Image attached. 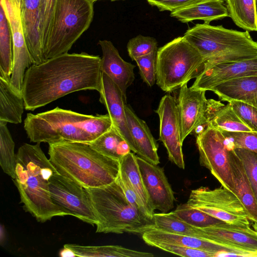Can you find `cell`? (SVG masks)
Returning a JSON list of instances; mask_svg holds the SVG:
<instances>
[{
    "label": "cell",
    "instance_id": "47",
    "mask_svg": "<svg viewBox=\"0 0 257 257\" xmlns=\"http://www.w3.org/2000/svg\"><path fill=\"white\" fill-rule=\"evenodd\" d=\"M59 255L61 256H76L74 253L70 249L64 247L60 251Z\"/></svg>",
    "mask_w": 257,
    "mask_h": 257
},
{
    "label": "cell",
    "instance_id": "19",
    "mask_svg": "<svg viewBox=\"0 0 257 257\" xmlns=\"http://www.w3.org/2000/svg\"><path fill=\"white\" fill-rule=\"evenodd\" d=\"M142 237L146 243L159 242L198 249L213 253L216 256H242L235 249L208 240L174 233L153 227L145 231Z\"/></svg>",
    "mask_w": 257,
    "mask_h": 257
},
{
    "label": "cell",
    "instance_id": "10",
    "mask_svg": "<svg viewBox=\"0 0 257 257\" xmlns=\"http://www.w3.org/2000/svg\"><path fill=\"white\" fill-rule=\"evenodd\" d=\"M196 143L200 165L209 170L222 187L235 194L229 160L230 149L222 133L206 126L197 135Z\"/></svg>",
    "mask_w": 257,
    "mask_h": 257
},
{
    "label": "cell",
    "instance_id": "15",
    "mask_svg": "<svg viewBox=\"0 0 257 257\" xmlns=\"http://www.w3.org/2000/svg\"><path fill=\"white\" fill-rule=\"evenodd\" d=\"M206 91L188 87L179 88L177 101L182 143L199 126H206L205 117L207 99Z\"/></svg>",
    "mask_w": 257,
    "mask_h": 257
},
{
    "label": "cell",
    "instance_id": "7",
    "mask_svg": "<svg viewBox=\"0 0 257 257\" xmlns=\"http://www.w3.org/2000/svg\"><path fill=\"white\" fill-rule=\"evenodd\" d=\"M91 0H57L49 34L44 47L45 60L68 53L89 27L93 18Z\"/></svg>",
    "mask_w": 257,
    "mask_h": 257
},
{
    "label": "cell",
    "instance_id": "45",
    "mask_svg": "<svg viewBox=\"0 0 257 257\" xmlns=\"http://www.w3.org/2000/svg\"><path fill=\"white\" fill-rule=\"evenodd\" d=\"M200 0H147L150 5L157 7L160 11L171 12L187 7Z\"/></svg>",
    "mask_w": 257,
    "mask_h": 257
},
{
    "label": "cell",
    "instance_id": "42",
    "mask_svg": "<svg viewBox=\"0 0 257 257\" xmlns=\"http://www.w3.org/2000/svg\"><path fill=\"white\" fill-rule=\"evenodd\" d=\"M228 103L239 119L257 134V108L239 101L233 100Z\"/></svg>",
    "mask_w": 257,
    "mask_h": 257
},
{
    "label": "cell",
    "instance_id": "43",
    "mask_svg": "<svg viewBox=\"0 0 257 257\" xmlns=\"http://www.w3.org/2000/svg\"><path fill=\"white\" fill-rule=\"evenodd\" d=\"M148 245L158 248L165 251L182 256L189 257H213L216 255L204 250L177 245L163 242H154Z\"/></svg>",
    "mask_w": 257,
    "mask_h": 257
},
{
    "label": "cell",
    "instance_id": "50",
    "mask_svg": "<svg viewBox=\"0 0 257 257\" xmlns=\"http://www.w3.org/2000/svg\"><path fill=\"white\" fill-rule=\"evenodd\" d=\"M91 1H92L93 3H94L95 2L98 1V0H91ZM111 1H116V0H111Z\"/></svg>",
    "mask_w": 257,
    "mask_h": 257
},
{
    "label": "cell",
    "instance_id": "41",
    "mask_svg": "<svg viewBox=\"0 0 257 257\" xmlns=\"http://www.w3.org/2000/svg\"><path fill=\"white\" fill-rule=\"evenodd\" d=\"M229 148H242L257 154V135L246 132H221Z\"/></svg>",
    "mask_w": 257,
    "mask_h": 257
},
{
    "label": "cell",
    "instance_id": "3",
    "mask_svg": "<svg viewBox=\"0 0 257 257\" xmlns=\"http://www.w3.org/2000/svg\"><path fill=\"white\" fill-rule=\"evenodd\" d=\"M49 145V159L57 171L84 188L107 185L119 176V161L102 154L88 143L61 141Z\"/></svg>",
    "mask_w": 257,
    "mask_h": 257
},
{
    "label": "cell",
    "instance_id": "12",
    "mask_svg": "<svg viewBox=\"0 0 257 257\" xmlns=\"http://www.w3.org/2000/svg\"><path fill=\"white\" fill-rule=\"evenodd\" d=\"M10 26L13 45V69L11 83L16 92L23 94L26 70L33 64L22 24L20 0H0Z\"/></svg>",
    "mask_w": 257,
    "mask_h": 257
},
{
    "label": "cell",
    "instance_id": "11",
    "mask_svg": "<svg viewBox=\"0 0 257 257\" xmlns=\"http://www.w3.org/2000/svg\"><path fill=\"white\" fill-rule=\"evenodd\" d=\"M49 190L53 203L66 215L73 216L93 226L97 224V219L85 188L56 172L50 179Z\"/></svg>",
    "mask_w": 257,
    "mask_h": 257
},
{
    "label": "cell",
    "instance_id": "31",
    "mask_svg": "<svg viewBox=\"0 0 257 257\" xmlns=\"http://www.w3.org/2000/svg\"><path fill=\"white\" fill-rule=\"evenodd\" d=\"M88 144L102 154L118 161L131 151L127 143L113 126Z\"/></svg>",
    "mask_w": 257,
    "mask_h": 257
},
{
    "label": "cell",
    "instance_id": "32",
    "mask_svg": "<svg viewBox=\"0 0 257 257\" xmlns=\"http://www.w3.org/2000/svg\"><path fill=\"white\" fill-rule=\"evenodd\" d=\"M13 45L9 21L2 6L0 8V73L11 76Z\"/></svg>",
    "mask_w": 257,
    "mask_h": 257
},
{
    "label": "cell",
    "instance_id": "9",
    "mask_svg": "<svg viewBox=\"0 0 257 257\" xmlns=\"http://www.w3.org/2000/svg\"><path fill=\"white\" fill-rule=\"evenodd\" d=\"M186 203L226 223L250 224L249 215L241 201L223 187L192 190Z\"/></svg>",
    "mask_w": 257,
    "mask_h": 257
},
{
    "label": "cell",
    "instance_id": "48",
    "mask_svg": "<svg viewBox=\"0 0 257 257\" xmlns=\"http://www.w3.org/2000/svg\"><path fill=\"white\" fill-rule=\"evenodd\" d=\"M252 227L256 231H257V222H253Z\"/></svg>",
    "mask_w": 257,
    "mask_h": 257
},
{
    "label": "cell",
    "instance_id": "28",
    "mask_svg": "<svg viewBox=\"0 0 257 257\" xmlns=\"http://www.w3.org/2000/svg\"><path fill=\"white\" fill-rule=\"evenodd\" d=\"M64 247L71 250L76 256L82 257H153L152 253L138 251L117 245L85 246L65 244Z\"/></svg>",
    "mask_w": 257,
    "mask_h": 257
},
{
    "label": "cell",
    "instance_id": "37",
    "mask_svg": "<svg viewBox=\"0 0 257 257\" xmlns=\"http://www.w3.org/2000/svg\"><path fill=\"white\" fill-rule=\"evenodd\" d=\"M127 50L129 56L135 60L157 50V42L153 37L139 35L129 40Z\"/></svg>",
    "mask_w": 257,
    "mask_h": 257
},
{
    "label": "cell",
    "instance_id": "35",
    "mask_svg": "<svg viewBox=\"0 0 257 257\" xmlns=\"http://www.w3.org/2000/svg\"><path fill=\"white\" fill-rule=\"evenodd\" d=\"M173 213L184 222L196 227H205L223 221L199 210L192 208L187 203L177 206Z\"/></svg>",
    "mask_w": 257,
    "mask_h": 257
},
{
    "label": "cell",
    "instance_id": "6",
    "mask_svg": "<svg viewBox=\"0 0 257 257\" xmlns=\"http://www.w3.org/2000/svg\"><path fill=\"white\" fill-rule=\"evenodd\" d=\"M205 61L199 51L183 37L176 38L157 50L156 84L171 92L196 78Z\"/></svg>",
    "mask_w": 257,
    "mask_h": 257
},
{
    "label": "cell",
    "instance_id": "2",
    "mask_svg": "<svg viewBox=\"0 0 257 257\" xmlns=\"http://www.w3.org/2000/svg\"><path fill=\"white\" fill-rule=\"evenodd\" d=\"M57 172L42 151L40 143H25L16 154L15 177L24 209L38 221L45 222L66 213L52 200L49 181Z\"/></svg>",
    "mask_w": 257,
    "mask_h": 257
},
{
    "label": "cell",
    "instance_id": "26",
    "mask_svg": "<svg viewBox=\"0 0 257 257\" xmlns=\"http://www.w3.org/2000/svg\"><path fill=\"white\" fill-rule=\"evenodd\" d=\"M171 16L183 23L199 20L209 24L227 17L228 15L224 0H200L171 12Z\"/></svg>",
    "mask_w": 257,
    "mask_h": 257
},
{
    "label": "cell",
    "instance_id": "23",
    "mask_svg": "<svg viewBox=\"0 0 257 257\" xmlns=\"http://www.w3.org/2000/svg\"><path fill=\"white\" fill-rule=\"evenodd\" d=\"M205 117L206 126L221 132H246L257 135L239 119L229 103L224 105L212 99H207Z\"/></svg>",
    "mask_w": 257,
    "mask_h": 257
},
{
    "label": "cell",
    "instance_id": "21",
    "mask_svg": "<svg viewBox=\"0 0 257 257\" xmlns=\"http://www.w3.org/2000/svg\"><path fill=\"white\" fill-rule=\"evenodd\" d=\"M41 0H20V13L25 37L33 64L45 61L40 35Z\"/></svg>",
    "mask_w": 257,
    "mask_h": 257
},
{
    "label": "cell",
    "instance_id": "14",
    "mask_svg": "<svg viewBox=\"0 0 257 257\" xmlns=\"http://www.w3.org/2000/svg\"><path fill=\"white\" fill-rule=\"evenodd\" d=\"M155 112L160 119L159 140L166 148L169 160L179 168L184 169L183 143L176 100L170 94L164 95Z\"/></svg>",
    "mask_w": 257,
    "mask_h": 257
},
{
    "label": "cell",
    "instance_id": "40",
    "mask_svg": "<svg viewBox=\"0 0 257 257\" xmlns=\"http://www.w3.org/2000/svg\"><path fill=\"white\" fill-rule=\"evenodd\" d=\"M57 0H41L40 35L44 49L47 42L54 14Z\"/></svg>",
    "mask_w": 257,
    "mask_h": 257
},
{
    "label": "cell",
    "instance_id": "33",
    "mask_svg": "<svg viewBox=\"0 0 257 257\" xmlns=\"http://www.w3.org/2000/svg\"><path fill=\"white\" fill-rule=\"evenodd\" d=\"M153 221L155 228L169 232L201 238L200 231L198 227L184 222L173 211L154 213Z\"/></svg>",
    "mask_w": 257,
    "mask_h": 257
},
{
    "label": "cell",
    "instance_id": "16",
    "mask_svg": "<svg viewBox=\"0 0 257 257\" xmlns=\"http://www.w3.org/2000/svg\"><path fill=\"white\" fill-rule=\"evenodd\" d=\"M143 182L154 210L168 212L174 206V193L164 170L136 156Z\"/></svg>",
    "mask_w": 257,
    "mask_h": 257
},
{
    "label": "cell",
    "instance_id": "46",
    "mask_svg": "<svg viewBox=\"0 0 257 257\" xmlns=\"http://www.w3.org/2000/svg\"><path fill=\"white\" fill-rule=\"evenodd\" d=\"M7 241V233L5 226L1 224L0 227V244L4 246Z\"/></svg>",
    "mask_w": 257,
    "mask_h": 257
},
{
    "label": "cell",
    "instance_id": "29",
    "mask_svg": "<svg viewBox=\"0 0 257 257\" xmlns=\"http://www.w3.org/2000/svg\"><path fill=\"white\" fill-rule=\"evenodd\" d=\"M119 163L120 170L125 174L133 189L142 200L153 220L154 209L145 186L136 156L130 152L119 160Z\"/></svg>",
    "mask_w": 257,
    "mask_h": 257
},
{
    "label": "cell",
    "instance_id": "49",
    "mask_svg": "<svg viewBox=\"0 0 257 257\" xmlns=\"http://www.w3.org/2000/svg\"><path fill=\"white\" fill-rule=\"evenodd\" d=\"M255 3L256 13V15H257V0H255Z\"/></svg>",
    "mask_w": 257,
    "mask_h": 257
},
{
    "label": "cell",
    "instance_id": "5",
    "mask_svg": "<svg viewBox=\"0 0 257 257\" xmlns=\"http://www.w3.org/2000/svg\"><path fill=\"white\" fill-rule=\"evenodd\" d=\"M97 219L96 232L142 234L153 222L127 200L119 179L100 187L85 188Z\"/></svg>",
    "mask_w": 257,
    "mask_h": 257
},
{
    "label": "cell",
    "instance_id": "4",
    "mask_svg": "<svg viewBox=\"0 0 257 257\" xmlns=\"http://www.w3.org/2000/svg\"><path fill=\"white\" fill-rule=\"evenodd\" d=\"M203 57V68L228 62L257 58V42L249 32L209 24H197L183 36Z\"/></svg>",
    "mask_w": 257,
    "mask_h": 257
},
{
    "label": "cell",
    "instance_id": "13",
    "mask_svg": "<svg viewBox=\"0 0 257 257\" xmlns=\"http://www.w3.org/2000/svg\"><path fill=\"white\" fill-rule=\"evenodd\" d=\"M198 228L203 239L233 248L243 256H257V231L249 224L223 222Z\"/></svg>",
    "mask_w": 257,
    "mask_h": 257
},
{
    "label": "cell",
    "instance_id": "27",
    "mask_svg": "<svg viewBox=\"0 0 257 257\" xmlns=\"http://www.w3.org/2000/svg\"><path fill=\"white\" fill-rule=\"evenodd\" d=\"M25 108L23 94L13 88L10 76L0 73V121L15 124L21 123Z\"/></svg>",
    "mask_w": 257,
    "mask_h": 257
},
{
    "label": "cell",
    "instance_id": "24",
    "mask_svg": "<svg viewBox=\"0 0 257 257\" xmlns=\"http://www.w3.org/2000/svg\"><path fill=\"white\" fill-rule=\"evenodd\" d=\"M210 91L222 101H239L257 108V75L226 81L213 87Z\"/></svg>",
    "mask_w": 257,
    "mask_h": 257
},
{
    "label": "cell",
    "instance_id": "8",
    "mask_svg": "<svg viewBox=\"0 0 257 257\" xmlns=\"http://www.w3.org/2000/svg\"><path fill=\"white\" fill-rule=\"evenodd\" d=\"M87 115L57 107L37 114L27 113L24 127L28 138L33 143H89L92 140L82 128V121Z\"/></svg>",
    "mask_w": 257,
    "mask_h": 257
},
{
    "label": "cell",
    "instance_id": "22",
    "mask_svg": "<svg viewBox=\"0 0 257 257\" xmlns=\"http://www.w3.org/2000/svg\"><path fill=\"white\" fill-rule=\"evenodd\" d=\"M124 108L135 153L153 164H159L158 145L146 122L137 116L130 105L125 104Z\"/></svg>",
    "mask_w": 257,
    "mask_h": 257
},
{
    "label": "cell",
    "instance_id": "25",
    "mask_svg": "<svg viewBox=\"0 0 257 257\" xmlns=\"http://www.w3.org/2000/svg\"><path fill=\"white\" fill-rule=\"evenodd\" d=\"M229 160L235 194L249 215V220L257 222V202L242 162L233 148H229Z\"/></svg>",
    "mask_w": 257,
    "mask_h": 257
},
{
    "label": "cell",
    "instance_id": "17",
    "mask_svg": "<svg viewBox=\"0 0 257 257\" xmlns=\"http://www.w3.org/2000/svg\"><path fill=\"white\" fill-rule=\"evenodd\" d=\"M257 75V58L220 63L203 68L191 87L210 91L215 86L231 80Z\"/></svg>",
    "mask_w": 257,
    "mask_h": 257
},
{
    "label": "cell",
    "instance_id": "36",
    "mask_svg": "<svg viewBox=\"0 0 257 257\" xmlns=\"http://www.w3.org/2000/svg\"><path fill=\"white\" fill-rule=\"evenodd\" d=\"M113 126L110 116L106 114L88 115L82 123L83 131L92 142L109 131Z\"/></svg>",
    "mask_w": 257,
    "mask_h": 257
},
{
    "label": "cell",
    "instance_id": "44",
    "mask_svg": "<svg viewBox=\"0 0 257 257\" xmlns=\"http://www.w3.org/2000/svg\"><path fill=\"white\" fill-rule=\"evenodd\" d=\"M118 178L125 197L129 202L153 222L152 218L150 216L142 200L133 189L125 174L121 170L119 171Z\"/></svg>",
    "mask_w": 257,
    "mask_h": 257
},
{
    "label": "cell",
    "instance_id": "39",
    "mask_svg": "<svg viewBox=\"0 0 257 257\" xmlns=\"http://www.w3.org/2000/svg\"><path fill=\"white\" fill-rule=\"evenodd\" d=\"M157 50L135 60L139 69L141 77L149 86L156 83V56Z\"/></svg>",
    "mask_w": 257,
    "mask_h": 257
},
{
    "label": "cell",
    "instance_id": "1",
    "mask_svg": "<svg viewBox=\"0 0 257 257\" xmlns=\"http://www.w3.org/2000/svg\"><path fill=\"white\" fill-rule=\"evenodd\" d=\"M101 59L84 52L67 53L31 65L23 81L25 109L33 111L76 91L94 90L99 92L102 87Z\"/></svg>",
    "mask_w": 257,
    "mask_h": 257
},
{
    "label": "cell",
    "instance_id": "34",
    "mask_svg": "<svg viewBox=\"0 0 257 257\" xmlns=\"http://www.w3.org/2000/svg\"><path fill=\"white\" fill-rule=\"evenodd\" d=\"M15 143L7 127V122L0 121V165L6 174L15 177L16 154Z\"/></svg>",
    "mask_w": 257,
    "mask_h": 257
},
{
    "label": "cell",
    "instance_id": "38",
    "mask_svg": "<svg viewBox=\"0 0 257 257\" xmlns=\"http://www.w3.org/2000/svg\"><path fill=\"white\" fill-rule=\"evenodd\" d=\"M233 149L242 162L257 202V154L245 148Z\"/></svg>",
    "mask_w": 257,
    "mask_h": 257
},
{
    "label": "cell",
    "instance_id": "30",
    "mask_svg": "<svg viewBox=\"0 0 257 257\" xmlns=\"http://www.w3.org/2000/svg\"><path fill=\"white\" fill-rule=\"evenodd\" d=\"M228 17L238 27L257 32L255 0H224Z\"/></svg>",
    "mask_w": 257,
    "mask_h": 257
},
{
    "label": "cell",
    "instance_id": "20",
    "mask_svg": "<svg viewBox=\"0 0 257 257\" xmlns=\"http://www.w3.org/2000/svg\"><path fill=\"white\" fill-rule=\"evenodd\" d=\"M102 56L101 69L121 90L126 100V90L135 79V66L124 61L120 56L117 49L108 40H99Z\"/></svg>",
    "mask_w": 257,
    "mask_h": 257
},
{
    "label": "cell",
    "instance_id": "18",
    "mask_svg": "<svg viewBox=\"0 0 257 257\" xmlns=\"http://www.w3.org/2000/svg\"><path fill=\"white\" fill-rule=\"evenodd\" d=\"M99 93V101L106 108L113 126L135 153L136 147L127 125L124 108L126 100L118 86L102 72V87Z\"/></svg>",
    "mask_w": 257,
    "mask_h": 257
}]
</instances>
